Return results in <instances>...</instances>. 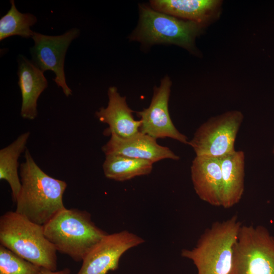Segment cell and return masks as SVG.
Returning <instances> with one entry per match:
<instances>
[{
	"mask_svg": "<svg viewBox=\"0 0 274 274\" xmlns=\"http://www.w3.org/2000/svg\"><path fill=\"white\" fill-rule=\"evenodd\" d=\"M30 134L29 131L22 133L11 144L0 150V179L8 183L15 203L21 187L18 175V159L21 154L26 149Z\"/></svg>",
	"mask_w": 274,
	"mask_h": 274,
	"instance_id": "cell-17",
	"label": "cell"
},
{
	"mask_svg": "<svg viewBox=\"0 0 274 274\" xmlns=\"http://www.w3.org/2000/svg\"><path fill=\"white\" fill-rule=\"evenodd\" d=\"M19 86L22 97L21 116L26 119L34 120L38 115L37 101L48 87V81L44 73L31 60L19 54L17 57Z\"/></svg>",
	"mask_w": 274,
	"mask_h": 274,
	"instance_id": "cell-15",
	"label": "cell"
},
{
	"mask_svg": "<svg viewBox=\"0 0 274 274\" xmlns=\"http://www.w3.org/2000/svg\"><path fill=\"white\" fill-rule=\"evenodd\" d=\"M172 82L167 76L154 88L153 97L148 108L137 112L141 122L140 131L155 139L169 138L188 145V138L175 126L168 111V101Z\"/></svg>",
	"mask_w": 274,
	"mask_h": 274,
	"instance_id": "cell-10",
	"label": "cell"
},
{
	"mask_svg": "<svg viewBox=\"0 0 274 274\" xmlns=\"http://www.w3.org/2000/svg\"><path fill=\"white\" fill-rule=\"evenodd\" d=\"M109 101L106 108L101 107L95 112L99 121L108 124L104 133H112L123 138H130L140 132L141 122L134 119L132 111L128 106L126 97L121 96L116 87L108 90Z\"/></svg>",
	"mask_w": 274,
	"mask_h": 274,
	"instance_id": "cell-12",
	"label": "cell"
},
{
	"mask_svg": "<svg viewBox=\"0 0 274 274\" xmlns=\"http://www.w3.org/2000/svg\"><path fill=\"white\" fill-rule=\"evenodd\" d=\"M153 164L146 160L109 155L106 156L102 168L108 179L123 182L136 177L149 175L152 170Z\"/></svg>",
	"mask_w": 274,
	"mask_h": 274,
	"instance_id": "cell-18",
	"label": "cell"
},
{
	"mask_svg": "<svg viewBox=\"0 0 274 274\" xmlns=\"http://www.w3.org/2000/svg\"><path fill=\"white\" fill-rule=\"evenodd\" d=\"M230 274H274V237L265 228L242 225Z\"/></svg>",
	"mask_w": 274,
	"mask_h": 274,
	"instance_id": "cell-6",
	"label": "cell"
},
{
	"mask_svg": "<svg viewBox=\"0 0 274 274\" xmlns=\"http://www.w3.org/2000/svg\"><path fill=\"white\" fill-rule=\"evenodd\" d=\"M0 245L42 268L57 269V251L45 236L43 225L15 211L0 217Z\"/></svg>",
	"mask_w": 274,
	"mask_h": 274,
	"instance_id": "cell-2",
	"label": "cell"
},
{
	"mask_svg": "<svg viewBox=\"0 0 274 274\" xmlns=\"http://www.w3.org/2000/svg\"><path fill=\"white\" fill-rule=\"evenodd\" d=\"M219 158L222 174L221 207L237 204L244 191L245 153L235 151Z\"/></svg>",
	"mask_w": 274,
	"mask_h": 274,
	"instance_id": "cell-16",
	"label": "cell"
},
{
	"mask_svg": "<svg viewBox=\"0 0 274 274\" xmlns=\"http://www.w3.org/2000/svg\"><path fill=\"white\" fill-rule=\"evenodd\" d=\"M43 226L45 236L57 251L77 262L83 261L107 234L92 221L89 212L77 209L65 208Z\"/></svg>",
	"mask_w": 274,
	"mask_h": 274,
	"instance_id": "cell-3",
	"label": "cell"
},
{
	"mask_svg": "<svg viewBox=\"0 0 274 274\" xmlns=\"http://www.w3.org/2000/svg\"><path fill=\"white\" fill-rule=\"evenodd\" d=\"M144 242V238L126 230L107 233L84 258L77 274H107L116 270L123 254Z\"/></svg>",
	"mask_w": 274,
	"mask_h": 274,
	"instance_id": "cell-9",
	"label": "cell"
},
{
	"mask_svg": "<svg viewBox=\"0 0 274 274\" xmlns=\"http://www.w3.org/2000/svg\"><path fill=\"white\" fill-rule=\"evenodd\" d=\"M139 8V22L131 35V40L148 45L174 44L198 54L195 40L207 26L157 11L145 5Z\"/></svg>",
	"mask_w": 274,
	"mask_h": 274,
	"instance_id": "cell-5",
	"label": "cell"
},
{
	"mask_svg": "<svg viewBox=\"0 0 274 274\" xmlns=\"http://www.w3.org/2000/svg\"><path fill=\"white\" fill-rule=\"evenodd\" d=\"M41 269L0 245V274H39Z\"/></svg>",
	"mask_w": 274,
	"mask_h": 274,
	"instance_id": "cell-20",
	"label": "cell"
},
{
	"mask_svg": "<svg viewBox=\"0 0 274 274\" xmlns=\"http://www.w3.org/2000/svg\"><path fill=\"white\" fill-rule=\"evenodd\" d=\"M241 226L236 215L214 222L194 248L181 251V256L193 262L197 274H230L233 247Z\"/></svg>",
	"mask_w": 274,
	"mask_h": 274,
	"instance_id": "cell-4",
	"label": "cell"
},
{
	"mask_svg": "<svg viewBox=\"0 0 274 274\" xmlns=\"http://www.w3.org/2000/svg\"><path fill=\"white\" fill-rule=\"evenodd\" d=\"M243 119V113L237 110L213 117L197 129L188 145L196 156L219 158L232 153Z\"/></svg>",
	"mask_w": 274,
	"mask_h": 274,
	"instance_id": "cell-7",
	"label": "cell"
},
{
	"mask_svg": "<svg viewBox=\"0 0 274 274\" xmlns=\"http://www.w3.org/2000/svg\"><path fill=\"white\" fill-rule=\"evenodd\" d=\"M20 165L21 187L15 211L31 222L44 225L65 209L63 196L66 183L45 173L27 148Z\"/></svg>",
	"mask_w": 274,
	"mask_h": 274,
	"instance_id": "cell-1",
	"label": "cell"
},
{
	"mask_svg": "<svg viewBox=\"0 0 274 274\" xmlns=\"http://www.w3.org/2000/svg\"><path fill=\"white\" fill-rule=\"evenodd\" d=\"M10 9L0 19V41L14 36L32 38L34 31L30 27L37 23V17L31 13L20 12L14 0H10Z\"/></svg>",
	"mask_w": 274,
	"mask_h": 274,
	"instance_id": "cell-19",
	"label": "cell"
},
{
	"mask_svg": "<svg viewBox=\"0 0 274 274\" xmlns=\"http://www.w3.org/2000/svg\"><path fill=\"white\" fill-rule=\"evenodd\" d=\"M80 35V30L73 28L59 36H48L34 32L32 39L34 45L30 48L31 61L43 73L54 72L53 80L62 88L67 97L72 95L67 86L64 71V63L67 50L72 42Z\"/></svg>",
	"mask_w": 274,
	"mask_h": 274,
	"instance_id": "cell-8",
	"label": "cell"
},
{
	"mask_svg": "<svg viewBox=\"0 0 274 274\" xmlns=\"http://www.w3.org/2000/svg\"><path fill=\"white\" fill-rule=\"evenodd\" d=\"M102 147L105 154L120 155L146 160L154 163L164 159L177 160L179 156L169 148L159 145L156 139L140 131L128 138L123 139L114 133Z\"/></svg>",
	"mask_w": 274,
	"mask_h": 274,
	"instance_id": "cell-11",
	"label": "cell"
},
{
	"mask_svg": "<svg viewBox=\"0 0 274 274\" xmlns=\"http://www.w3.org/2000/svg\"><path fill=\"white\" fill-rule=\"evenodd\" d=\"M220 0H153L151 7L178 18L208 26L217 20L221 13Z\"/></svg>",
	"mask_w": 274,
	"mask_h": 274,
	"instance_id": "cell-13",
	"label": "cell"
},
{
	"mask_svg": "<svg viewBox=\"0 0 274 274\" xmlns=\"http://www.w3.org/2000/svg\"><path fill=\"white\" fill-rule=\"evenodd\" d=\"M194 189L202 200L221 207L222 174L218 158L196 156L191 166Z\"/></svg>",
	"mask_w": 274,
	"mask_h": 274,
	"instance_id": "cell-14",
	"label": "cell"
},
{
	"mask_svg": "<svg viewBox=\"0 0 274 274\" xmlns=\"http://www.w3.org/2000/svg\"><path fill=\"white\" fill-rule=\"evenodd\" d=\"M71 271L68 268H65L59 271H52L42 268L39 274H71Z\"/></svg>",
	"mask_w": 274,
	"mask_h": 274,
	"instance_id": "cell-21",
	"label": "cell"
}]
</instances>
